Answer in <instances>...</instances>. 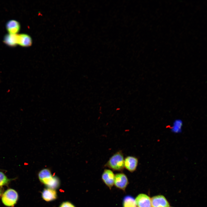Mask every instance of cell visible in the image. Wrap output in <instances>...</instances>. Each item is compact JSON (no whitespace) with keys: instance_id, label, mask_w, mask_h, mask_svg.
Here are the masks:
<instances>
[{"instance_id":"7c38bea8","label":"cell","mask_w":207,"mask_h":207,"mask_svg":"<svg viewBox=\"0 0 207 207\" xmlns=\"http://www.w3.org/2000/svg\"><path fill=\"white\" fill-rule=\"evenodd\" d=\"M18 36L17 34H9L5 35L4 38V42L7 45L14 47L18 44Z\"/></svg>"},{"instance_id":"277c9868","label":"cell","mask_w":207,"mask_h":207,"mask_svg":"<svg viewBox=\"0 0 207 207\" xmlns=\"http://www.w3.org/2000/svg\"><path fill=\"white\" fill-rule=\"evenodd\" d=\"M126 175L123 173H118L115 175L114 184L117 188L124 191L128 184Z\"/></svg>"},{"instance_id":"5bb4252c","label":"cell","mask_w":207,"mask_h":207,"mask_svg":"<svg viewBox=\"0 0 207 207\" xmlns=\"http://www.w3.org/2000/svg\"><path fill=\"white\" fill-rule=\"evenodd\" d=\"M12 180L8 178L3 172L0 171V188L7 185Z\"/></svg>"},{"instance_id":"8992f818","label":"cell","mask_w":207,"mask_h":207,"mask_svg":"<svg viewBox=\"0 0 207 207\" xmlns=\"http://www.w3.org/2000/svg\"><path fill=\"white\" fill-rule=\"evenodd\" d=\"M138 158L134 156H128L124 159V168L129 171L133 172L136 169L138 165Z\"/></svg>"},{"instance_id":"9a60e30c","label":"cell","mask_w":207,"mask_h":207,"mask_svg":"<svg viewBox=\"0 0 207 207\" xmlns=\"http://www.w3.org/2000/svg\"><path fill=\"white\" fill-rule=\"evenodd\" d=\"M60 207H75V206L71 202L66 201L63 202L60 205Z\"/></svg>"},{"instance_id":"3957f363","label":"cell","mask_w":207,"mask_h":207,"mask_svg":"<svg viewBox=\"0 0 207 207\" xmlns=\"http://www.w3.org/2000/svg\"><path fill=\"white\" fill-rule=\"evenodd\" d=\"M19 198L17 192L15 189L9 188L3 192L1 198L3 204L8 207H13L16 204Z\"/></svg>"},{"instance_id":"e0dca14e","label":"cell","mask_w":207,"mask_h":207,"mask_svg":"<svg viewBox=\"0 0 207 207\" xmlns=\"http://www.w3.org/2000/svg\"></svg>"},{"instance_id":"2e32d148","label":"cell","mask_w":207,"mask_h":207,"mask_svg":"<svg viewBox=\"0 0 207 207\" xmlns=\"http://www.w3.org/2000/svg\"><path fill=\"white\" fill-rule=\"evenodd\" d=\"M3 192V189H2V188H0V197L1 196Z\"/></svg>"},{"instance_id":"5b68a950","label":"cell","mask_w":207,"mask_h":207,"mask_svg":"<svg viewBox=\"0 0 207 207\" xmlns=\"http://www.w3.org/2000/svg\"><path fill=\"white\" fill-rule=\"evenodd\" d=\"M115 175L113 171L108 169H105L102 174L103 181L110 189L114 185Z\"/></svg>"},{"instance_id":"8fae6325","label":"cell","mask_w":207,"mask_h":207,"mask_svg":"<svg viewBox=\"0 0 207 207\" xmlns=\"http://www.w3.org/2000/svg\"><path fill=\"white\" fill-rule=\"evenodd\" d=\"M6 27L9 34H16L20 30V26L18 22L12 20L7 22Z\"/></svg>"},{"instance_id":"9c48e42d","label":"cell","mask_w":207,"mask_h":207,"mask_svg":"<svg viewBox=\"0 0 207 207\" xmlns=\"http://www.w3.org/2000/svg\"><path fill=\"white\" fill-rule=\"evenodd\" d=\"M43 199L47 202H50L55 200L57 193L55 190L47 188L44 189L42 193Z\"/></svg>"},{"instance_id":"ba28073f","label":"cell","mask_w":207,"mask_h":207,"mask_svg":"<svg viewBox=\"0 0 207 207\" xmlns=\"http://www.w3.org/2000/svg\"><path fill=\"white\" fill-rule=\"evenodd\" d=\"M152 207H169V204L165 197L162 195L153 197L151 199Z\"/></svg>"},{"instance_id":"4fadbf2b","label":"cell","mask_w":207,"mask_h":207,"mask_svg":"<svg viewBox=\"0 0 207 207\" xmlns=\"http://www.w3.org/2000/svg\"><path fill=\"white\" fill-rule=\"evenodd\" d=\"M123 207H136L135 199L131 196H126L123 200Z\"/></svg>"},{"instance_id":"6da1fadb","label":"cell","mask_w":207,"mask_h":207,"mask_svg":"<svg viewBox=\"0 0 207 207\" xmlns=\"http://www.w3.org/2000/svg\"><path fill=\"white\" fill-rule=\"evenodd\" d=\"M38 175L40 181L48 188L55 190L59 187V179L57 176L53 175L49 168L42 169L39 172Z\"/></svg>"},{"instance_id":"30bf717a","label":"cell","mask_w":207,"mask_h":207,"mask_svg":"<svg viewBox=\"0 0 207 207\" xmlns=\"http://www.w3.org/2000/svg\"><path fill=\"white\" fill-rule=\"evenodd\" d=\"M32 41L30 37L26 34H22L18 35V44L25 47L30 46Z\"/></svg>"},{"instance_id":"7a4b0ae2","label":"cell","mask_w":207,"mask_h":207,"mask_svg":"<svg viewBox=\"0 0 207 207\" xmlns=\"http://www.w3.org/2000/svg\"><path fill=\"white\" fill-rule=\"evenodd\" d=\"M124 159L122 152L118 151L114 154L105 165L113 170L120 171L124 168Z\"/></svg>"},{"instance_id":"52a82bcc","label":"cell","mask_w":207,"mask_h":207,"mask_svg":"<svg viewBox=\"0 0 207 207\" xmlns=\"http://www.w3.org/2000/svg\"><path fill=\"white\" fill-rule=\"evenodd\" d=\"M135 200L136 206L138 207H152L151 199L146 194H139Z\"/></svg>"}]
</instances>
